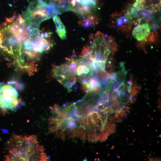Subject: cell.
<instances>
[{
  "label": "cell",
  "mask_w": 161,
  "mask_h": 161,
  "mask_svg": "<svg viewBox=\"0 0 161 161\" xmlns=\"http://www.w3.org/2000/svg\"><path fill=\"white\" fill-rule=\"evenodd\" d=\"M5 160L7 161H47L44 146L34 134H13L6 143Z\"/></svg>",
  "instance_id": "obj_1"
},
{
  "label": "cell",
  "mask_w": 161,
  "mask_h": 161,
  "mask_svg": "<svg viewBox=\"0 0 161 161\" xmlns=\"http://www.w3.org/2000/svg\"><path fill=\"white\" fill-rule=\"evenodd\" d=\"M60 13L54 4L45 0H34L30 4L22 17L27 23L40 25L44 21Z\"/></svg>",
  "instance_id": "obj_2"
},
{
  "label": "cell",
  "mask_w": 161,
  "mask_h": 161,
  "mask_svg": "<svg viewBox=\"0 0 161 161\" xmlns=\"http://www.w3.org/2000/svg\"><path fill=\"white\" fill-rule=\"evenodd\" d=\"M21 100L18 91L10 84L0 83V108L13 111L20 105Z\"/></svg>",
  "instance_id": "obj_3"
},
{
  "label": "cell",
  "mask_w": 161,
  "mask_h": 161,
  "mask_svg": "<svg viewBox=\"0 0 161 161\" xmlns=\"http://www.w3.org/2000/svg\"><path fill=\"white\" fill-rule=\"evenodd\" d=\"M97 0H62L64 11H71L82 19L91 15L97 7Z\"/></svg>",
  "instance_id": "obj_4"
},
{
  "label": "cell",
  "mask_w": 161,
  "mask_h": 161,
  "mask_svg": "<svg viewBox=\"0 0 161 161\" xmlns=\"http://www.w3.org/2000/svg\"><path fill=\"white\" fill-rule=\"evenodd\" d=\"M151 28L147 23H142L135 27L132 30L134 37L139 41L145 39L150 34Z\"/></svg>",
  "instance_id": "obj_5"
},
{
  "label": "cell",
  "mask_w": 161,
  "mask_h": 161,
  "mask_svg": "<svg viewBox=\"0 0 161 161\" xmlns=\"http://www.w3.org/2000/svg\"><path fill=\"white\" fill-rule=\"evenodd\" d=\"M53 20L55 25L56 32L58 36L62 40L65 39L66 38V28L59 17L58 15L52 17Z\"/></svg>",
  "instance_id": "obj_6"
},
{
  "label": "cell",
  "mask_w": 161,
  "mask_h": 161,
  "mask_svg": "<svg viewBox=\"0 0 161 161\" xmlns=\"http://www.w3.org/2000/svg\"><path fill=\"white\" fill-rule=\"evenodd\" d=\"M89 71V68L84 65H81L79 66L77 70V74L79 75L83 74H87Z\"/></svg>",
  "instance_id": "obj_7"
}]
</instances>
